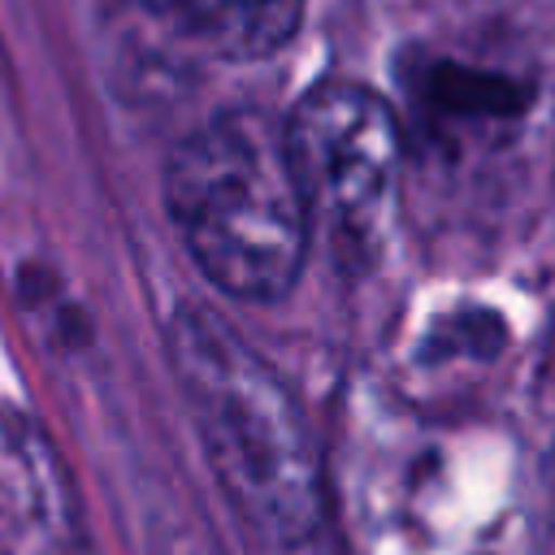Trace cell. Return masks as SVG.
<instances>
[{
  "instance_id": "cell-1",
  "label": "cell",
  "mask_w": 555,
  "mask_h": 555,
  "mask_svg": "<svg viewBox=\"0 0 555 555\" xmlns=\"http://www.w3.org/2000/svg\"><path fill=\"white\" fill-rule=\"evenodd\" d=\"M169 364L238 520L269 546H304L325 516V473L291 386L217 312L195 304L169 321Z\"/></svg>"
},
{
  "instance_id": "cell-2",
  "label": "cell",
  "mask_w": 555,
  "mask_h": 555,
  "mask_svg": "<svg viewBox=\"0 0 555 555\" xmlns=\"http://www.w3.org/2000/svg\"><path fill=\"white\" fill-rule=\"evenodd\" d=\"M165 204L217 291L273 304L299 282L312 217L278 117L230 108L191 130L169 156Z\"/></svg>"
},
{
  "instance_id": "cell-3",
  "label": "cell",
  "mask_w": 555,
  "mask_h": 555,
  "mask_svg": "<svg viewBox=\"0 0 555 555\" xmlns=\"http://www.w3.org/2000/svg\"><path fill=\"white\" fill-rule=\"evenodd\" d=\"M308 217L343 247L364 243L395 199L403 134L395 108L364 82L325 78L282 121Z\"/></svg>"
},
{
  "instance_id": "cell-4",
  "label": "cell",
  "mask_w": 555,
  "mask_h": 555,
  "mask_svg": "<svg viewBox=\"0 0 555 555\" xmlns=\"http://www.w3.org/2000/svg\"><path fill=\"white\" fill-rule=\"evenodd\" d=\"M78 538V507L61 455L30 416L0 403V551L74 555Z\"/></svg>"
},
{
  "instance_id": "cell-5",
  "label": "cell",
  "mask_w": 555,
  "mask_h": 555,
  "mask_svg": "<svg viewBox=\"0 0 555 555\" xmlns=\"http://www.w3.org/2000/svg\"><path fill=\"white\" fill-rule=\"evenodd\" d=\"M182 26L225 61H264L304 22V0H173Z\"/></svg>"
}]
</instances>
